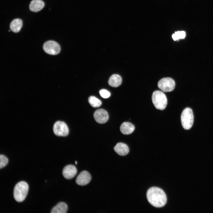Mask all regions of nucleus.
Here are the masks:
<instances>
[{"instance_id":"nucleus-12","label":"nucleus","mask_w":213,"mask_h":213,"mask_svg":"<svg viewBox=\"0 0 213 213\" xmlns=\"http://www.w3.org/2000/svg\"><path fill=\"white\" fill-rule=\"evenodd\" d=\"M44 3L42 0H32L29 5V9L32 12H37L44 7Z\"/></svg>"},{"instance_id":"nucleus-1","label":"nucleus","mask_w":213,"mask_h":213,"mask_svg":"<svg viewBox=\"0 0 213 213\" xmlns=\"http://www.w3.org/2000/svg\"><path fill=\"white\" fill-rule=\"evenodd\" d=\"M146 196L149 203L156 207L163 206L167 201L166 196L164 192L157 187L150 188L147 191Z\"/></svg>"},{"instance_id":"nucleus-16","label":"nucleus","mask_w":213,"mask_h":213,"mask_svg":"<svg viewBox=\"0 0 213 213\" xmlns=\"http://www.w3.org/2000/svg\"><path fill=\"white\" fill-rule=\"evenodd\" d=\"M22 20L19 19L13 20L10 25L11 30L14 33H17L20 31L22 26Z\"/></svg>"},{"instance_id":"nucleus-21","label":"nucleus","mask_w":213,"mask_h":213,"mask_svg":"<svg viewBox=\"0 0 213 213\" xmlns=\"http://www.w3.org/2000/svg\"><path fill=\"white\" fill-rule=\"evenodd\" d=\"M75 164H77V163L76 161H75Z\"/></svg>"},{"instance_id":"nucleus-3","label":"nucleus","mask_w":213,"mask_h":213,"mask_svg":"<svg viewBox=\"0 0 213 213\" xmlns=\"http://www.w3.org/2000/svg\"><path fill=\"white\" fill-rule=\"evenodd\" d=\"M152 100L155 108L158 109H164L167 104V99L165 94L159 90L154 91L152 93Z\"/></svg>"},{"instance_id":"nucleus-13","label":"nucleus","mask_w":213,"mask_h":213,"mask_svg":"<svg viewBox=\"0 0 213 213\" xmlns=\"http://www.w3.org/2000/svg\"><path fill=\"white\" fill-rule=\"evenodd\" d=\"M135 129L134 125L128 122L123 123L120 127V131L123 134L128 135L132 133Z\"/></svg>"},{"instance_id":"nucleus-8","label":"nucleus","mask_w":213,"mask_h":213,"mask_svg":"<svg viewBox=\"0 0 213 213\" xmlns=\"http://www.w3.org/2000/svg\"><path fill=\"white\" fill-rule=\"evenodd\" d=\"M93 117L96 121L98 123L103 124L108 120L109 115L107 112L103 109H99L95 111Z\"/></svg>"},{"instance_id":"nucleus-2","label":"nucleus","mask_w":213,"mask_h":213,"mask_svg":"<svg viewBox=\"0 0 213 213\" xmlns=\"http://www.w3.org/2000/svg\"><path fill=\"white\" fill-rule=\"evenodd\" d=\"M28 183L24 181L18 183L15 186L13 196L15 200L18 202H21L25 199L28 191Z\"/></svg>"},{"instance_id":"nucleus-18","label":"nucleus","mask_w":213,"mask_h":213,"mask_svg":"<svg viewBox=\"0 0 213 213\" xmlns=\"http://www.w3.org/2000/svg\"><path fill=\"white\" fill-rule=\"evenodd\" d=\"M185 36V33L184 31H178L172 35V37L174 41L178 40L179 39H183Z\"/></svg>"},{"instance_id":"nucleus-14","label":"nucleus","mask_w":213,"mask_h":213,"mask_svg":"<svg viewBox=\"0 0 213 213\" xmlns=\"http://www.w3.org/2000/svg\"><path fill=\"white\" fill-rule=\"evenodd\" d=\"M122 82V78L118 74L112 75L109 78L108 82V84L109 85L114 87L119 86Z\"/></svg>"},{"instance_id":"nucleus-20","label":"nucleus","mask_w":213,"mask_h":213,"mask_svg":"<svg viewBox=\"0 0 213 213\" xmlns=\"http://www.w3.org/2000/svg\"><path fill=\"white\" fill-rule=\"evenodd\" d=\"M99 93L101 97L105 99L109 98L111 95L109 92L105 89H102L100 90Z\"/></svg>"},{"instance_id":"nucleus-5","label":"nucleus","mask_w":213,"mask_h":213,"mask_svg":"<svg viewBox=\"0 0 213 213\" xmlns=\"http://www.w3.org/2000/svg\"><path fill=\"white\" fill-rule=\"evenodd\" d=\"M158 86L163 92H170L174 89L175 83L174 80L171 78H164L159 81Z\"/></svg>"},{"instance_id":"nucleus-19","label":"nucleus","mask_w":213,"mask_h":213,"mask_svg":"<svg viewBox=\"0 0 213 213\" xmlns=\"http://www.w3.org/2000/svg\"><path fill=\"white\" fill-rule=\"evenodd\" d=\"M8 162V159L5 156L1 154L0 155V168L1 169L5 167Z\"/></svg>"},{"instance_id":"nucleus-9","label":"nucleus","mask_w":213,"mask_h":213,"mask_svg":"<svg viewBox=\"0 0 213 213\" xmlns=\"http://www.w3.org/2000/svg\"><path fill=\"white\" fill-rule=\"evenodd\" d=\"M91 176L87 171H83L81 172L77 176L76 182L78 185H84L88 183L91 180Z\"/></svg>"},{"instance_id":"nucleus-17","label":"nucleus","mask_w":213,"mask_h":213,"mask_svg":"<svg viewBox=\"0 0 213 213\" xmlns=\"http://www.w3.org/2000/svg\"><path fill=\"white\" fill-rule=\"evenodd\" d=\"M88 101L90 104L93 107H97L101 105V101L94 96H91L88 98Z\"/></svg>"},{"instance_id":"nucleus-6","label":"nucleus","mask_w":213,"mask_h":213,"mask_svg":"<svg viewBox=\"0 0 213 213\" xmlns=\"http://www.w3.org/2000/svg\"><path fill=\"white\" fill-rule=\"evenodd\" d=\"M54 133L58 136H65L69 133V129L66 124L64 122L58 121L53 126Z\"/></svg>"},{"instance_id":"nucleus-10","label":"nucleus","mask_w":213,"mask_h":213,"mask_svg":"<svg viewBox=\"0 0 213 213\" xmlns=\"http://www.w3.org/2000/svg\"><path fill=\"white\" fill-rule=\"evenodd\" d=\"M77 170L75 167L72 165L66 166L62 170V174L66 179H70L74 177L77 174Z\"/></svg>"},{"instance_id":"nucleus-15","label":"nucleus","mask_w":213,"mask_h":213,"mask_svg":"<svg viewBox=\"0 0 213 213\" xmlns=\"http://www.w3.org/2000/svg\"><path fill=\"white\" fill-rule=\"evenodd\" d=\"M68 207L64 202H62L58 203L54 206L51 211V213H65L67 210Z\"/></svg>"},{"instance_id":"nucleus-7","label":"nucleus","mask_w":213,"mask_h":213,"mask_svg":"<svg viewBox=\"0 0 213 213\" xmlns=\"http://www.w3.org/2000/svg\"><path fill=\"white\" fill-rule=\"evenodd\" d=\"M43 48L46 53L51 55L58 54L61 50L59 44L53 41H48L45 42L43 45Z\"/></svg>"},{"instance_id":"nucleus-11","label":"nucleus","mask_w":213,"mask_h":213,"mask_svg":"<svg viewBox=\"0 0 213 213\" xmlns=\"http://www.w3.org/2000/svg\"><path fill=\"white\" fill-rule=\"evenodd\" d=\"M114 151L120 156H125L129 152V150L128 146L122 143H117L114 148Z\"/></svg>"},{"instance_id":"nucleus-4","label":"nucleus","mask_w":213,"mask_h":213,"mask_svg":"<svg viewBox=\"0 0 213 213\" xmlns=\"http://www.w3.org/2000/svg\"><path fill=\"white\" fill-rule=\"evenodd\" d=\"M194 117L192 109L187 107L182 112L181 116V121L182 126L185 130L191 128L193 124Z\"/></svg>"}]
</instances>
